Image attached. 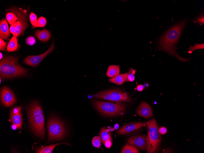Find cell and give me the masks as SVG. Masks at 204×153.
Instances as JSON below:
<instances>
[{
  "label": "cell",
  "mask_w": 204,
  "mask_h": 153,
  "mask_svg": "<svg viewBox=\"0 0 204 153\" xmlns=\"http://www.w3.org/2000/svg\"><path fill=\"white\" fill-rule=\"evenodd\" d=\"M187 23V20L176 24L165 33L160 38L158 42L159 49L172 55L182 61H188L180 56L175 50L176 46Z\"/></svg>",
  "instance_id": "cell-1"
},
{
  "label": "cell",
  "mask_w": 204,
  "mask_h": 153,
  "mask_svg": "<svg viewBox=\"0 0 204 153\" xmlns=\"http://www.w3.org/2000/svg\"><path fill=\"white\" fill-rule=\"evenodd\" d=\"M27 113L32 130L36 136L43 138L45 135L44 118L40 104L33 102L27 108Z\"/></svg>",
  "instance_id": "cell-2"
},
{
  "label": "cell",
  "mask_w": 204,
  "mask_h": 153,
  "mask_svg": "<svg viewBox=\"0 0 204 153\" xmlns=\"http://www.w3.org/2000/svg\"><path fill=\"white\" fill-rule=\"evenodd\" d=\"M18 60L12 56L5 57L0 60L1 78L6 79L27 75V70L19 64Z\"/></svg>",
  "instance_id": "cell-3"
},
{
  "label": "cell",
  "mask_w": 204,
  "mask_h": 153,
  "mask_svg": "<svg viewBox=\"0 0 204 153\" xmlns=\"http://www.w3.org/2000/svg\"><path fill=\"white\" fill-rule=\"evenodd\" d=\"M148 129L147 136V153H153L158 150L161 141V136L158 125L155 119L149 120L146 123Z\"/></svg>",
  "instance_id": "cell-4"
},
{
  "label": "cell",
  "mask_w": 204,
  "mask_h": 153,
  "mask_svg": "<svg viewBox=\"0 0 204 153\" xmlns=\"http://www.w3.org/2000/svg\"><path fill=\"white\" fill-rule=\"evenodd\" d=\"M93 104L97 110L101 114L109 116L122 115L125 111L126 105L122 103H113L93 100Z\"/></svg>",
  "instance_id": "cell-5"
},
{
  "label": "cell",
  "mask_w": 204,
  "mask_h": 153,
  "mask_svg": "<svg viewBox=\"0 0 204 153\" xmlns=\"http://www.w3.org/2000/svg\"><path fill=\"white\" fill-rule=\"evenodd\" d=\"M47 128L49 141L62 139L66 135V130L64 125L55 116H51L49 118Z\"/></svg>",
  "instance_id": "cell-6"
},
{
  "label": "cell",
  "mask_w": 204,
  "mask_h": 153,
  "mask_svg": "<svg viewBox=\"0 0 204 153\" xmlns=\"http://www.w3.org/2000/svg\"><path fill=\"white\" fill-rule=\"evenodd\" d=\"M11 11L16 15L17 20L16 30L14 36H19L24 33L27 27V11L20 8L19 9L13 8Z\"/></svg>",
  "instance_id": "cell-7"
},
{
  "label": "cell",
  "mask_w": 204,
  "mask_h": 153,
  "mask_svg": "<svg viewBox=\"0 0 204 153\" xmlns=\"http://www.w3.org/2000/svg\"><path fill=\"white\" fill-rule=\"evenodd\" d=\"M54 44L53 38L52 43L48 50L43 53L36 56H29L27 57L24 62L29 65L35 67L38 65L42 60L53 50Z\"/></svg>",
  "instance_id": "cell-8"
},
{
  "label": "cell",
  "mask_w": 204,
  "mask_h": 153,
  "mask_svg": "<svg viewBox=\"0 0 204 153\" xmlns=\"http://www.w3.org/2000/svg\"><path fill=\"white\" fill-rule=\"evenodd\" d=\"M1 100L2 104L6 107L11 106L16 103L15 95L9 88L4 86L1 89L0 93Z\"/></svg>",
  "instance_id": "cell-9"
},
{
  "label": "cell",
  "mask_w": 204,
  "mask_h": 153,
  "mask_svg": "<svg viewBox=\"0 0 204 153\" xmlns=\"http://www.w3.org/2000/svg\"><path fill=\"white\" fill-rule=\"evenodd\" d=\"M127 141L131 145L141 150L147 149V136L145 135H138L128 138Z\"/></svg>",
  "instance_id": "cell-10"
},
{
  "label": "cell",
  "mask_w": 204,
  "mask_h": 153,
  "mask_svg": "<svg viewBox=\"0 0 204 153\" xmlns=\"http://www.w3.org/2000/svg\"><path fill=\"white\" fill-rule=\"evenodd\" d=\"M111 101L118 102H130L131 99L126 93L118 89L110 90Z\"/></svg>",
  "instance_id": "cell-11"
},
{
  "label": "cell",
  "mask_w": 204,
  "mask_h": 153,
  "mask_svg": "<svg viewBox=\"0 0 204 153\" xmlns=\"http://www.w3.org/2000/svg\"><path fill=\"white\" fill-rule=\"evenodd\" d=\"M137 114L140 116L147 119L153 116V111L150 105L147 103L142 101L138 107Z\"/></svg>",
  "instance_id": "cell-12"
},
{
  "label": "cell",
  "mask_w": 204,
  "mask_h": 153,
  "mask_svg": "<svg viewBox=\"0 0 204 153\" xmlns=\"http://www.w3.org/2000/svg\"><path fill=\"white\" fill-rule=\"evenodd\" d=\"M145 125L143 122L132 123L121 128L117 133L120 135L126 134L136 131Z\"/></svg>",
  "instance_id": "cell-13"
},
{
  "label": "cell",
  "mask_w": 204,
  "mask_h": 153,
  "mask_svg": "<svg viewBox=\"0 0 204 153\" xmlns=\"http://www.w3.org/2000/svg\"><path fill=\"white\" fill-rule=\"evenodd\" d=\"M10 36V33L7 20L5 18H3L0 22V38L6 40Z\"/></svg>",
  "instance_id": "cell-14"
},
{
  "label": "cell",
  "mask_w": 204,
  "mask_h": 153,
  "mask_svg": "<svg viewBox=\"0 0 204 153\" xmlns=\"http://www.w3.org/2000/svg\"><path fill=\"white\" fill-rule=\"evenodd\" d=\"M35 35L40 41L44 42L48 41L51 37L50 32L48 30L44 28L42 30L37 31Z\"/></svg>",
  "instance_id": "cell-15"
},
{
  "label": "cell",
  "mask_w": 204,
  "mask_h": 153,
  "mask_svg": "<svg viewBox=\"0 0 204 153\" xmlns=\"http://www.w3.org/2000/svg\"><path fill=\"white\" fill-rule=\"evenodd\" d=\"M61 144H66L71 146L67 143H62L55 144L49 146L43 147V146L36 148V153H52L53 149L56 146Z\"/></svg>",
  "instance_id": "cell-16"
},
{
  "label": "cell",
  "mask_w": 204,
  "mask_h": 153,
  "mask_svg": "<svg viewBox=\"0 0 204 153\" xmlns=\"http://www.w3.org/2000/svg\"><path fill=\"white\" fill-rule=\"evenodd\" d=\"M129 72L118 74L116 76L111 78L109 79L110 82L114 83L117 85H121L128 78Z\"/></svg>",
  "instance_id": "cell-17"
},
{
  "label": "cell",
  "mask_w": 204,
  "mask_h": 153,
  "mask_svg": "<svg viewBox=\"0 0 204 153\" xmlns=\"http://www.w3.org/2000/svg\"><path fill=\"white\" fill-rule=\"evenodd\" d=\"M99 136L103 143L107 140H112L110 131L105 127H103L101 129L99 133Z\"/></svg>",
  "instance_id": "cell-18"
},
{
  "label": "cell",
  "mask_w": 204,
  "mask_h": 153,
  "mask_svg": "<svg viewBox=\"0 0 204 153\" xmlns=\"http://www.w3.org/2000/svg\"><path fill=\"white\" fill-rule=\"evenodd\" d=\"M120 72L119 67L117 65H111L109 66L106 72V76L112 78L119 74Z\"/></svg>",
  "instance_id": "cell-19"
},
{
  "label": "cell",
  "mask_w": 204,
  "mask_h": 153,
  "mask_svg": "<svg viewBox=\"0 0 204 153\" xmlns=\"http://www.w3.org/2000/svg\"><path fill=\"white\" fill-rule=\"evenodd\" d=\"M10 118L12 123L16 125L18 129L21 128L22 117L21 112L18 114L10 115Z\"/></svg>",
  "instance_id": "cell-20"
},
{
  "label": "cell",
  "mask_w": 204,
  "mask_h": 153,
  "mask_svg": "<svg viewBox=\"0 0 204 153\" xmlns=\"http://www.w3.org/2000/svg\"><path fill=\"white\" fill-rule=\"evenodd\" d=\"M18 48V41L16 37L13 36L10 40L7 46L8 52H13L16 50Z\"/></svg>",
  "instance_id": "cell-21"
},
{
  "label": "cell",
  "mask_w": 204,
  "mask_h": 153,
  "mask_svg": "<svg viewBox=\"0 0 204 153\" xmlns=\"http://www.w3.org/2000/svg\"><path fill=\"white\" fill-rule=\"evenodd\" d=\"M93 97L105 100L111 101V95L109 90L99 92L94 96Z\"/></svg>",
  "instance_id": "cell-22"
},
{
  "label": "cell",
  "mask_w": 204,
  "mask_h": 153,
  "mask_svg": "<svg viewBox=\"0 0 204 153\" xmlns=\"http://www.w3.org/2000/svg\"><path fill=\"white\" fill-rule=\"evenodd\" d=\"M138 151L137 148L131 145H126L122 149V153H137Z\"/></svg>",
  "instance_id": "cell-23"
},
{
  "label": "cell",
  "mask_w": 204,
  "mask_h": 153,
  "mask_svg": "<svg viewBox=\"0 0 204 153\" xmlns=\"http://www.w3.org/2000/svg\"><path fill=\"white\" fill-rule=\"evenodd\" d=\"M47 23L46 19L42 16L40 17L37 20L36 24L34 26H32L33 27H44L45 26Z\"/></svg>",
  "instance_id": "cell-24"
},
{
  "label": "cell",
  "mask_w": 204,
  "mask_h": 153,
  "mask_svg": "<svg viewBox=\"0 0 204 153\" xmlns=\"http://www.w3.org/2000/svg\"><path fill=\"white\" fill-rule=\"evenodd\" d=\"M6 18L7 20L10 24H12L17 20V18L16 15L13 13H9L6 14Z\"/></svg>",
  "instance_id": "cell-25"
},
{
  "label": "cell",
  "mask_w": 204,
  "mask_h": 153,
  "mask_svg": "<svg viewBox=\"0 0 204 153\" xmlns=\"http://www.w3.org/2000/svg\"><path fill=\"white\" fill-rule=\"evenodd\" d=\"M101 140L98 136L94 137L92 141V145L96 148H99L101 146Z\"/></svg>",
  "instance_id": "cell-26"
},
{
  "label": "cell",
  "mask_w": 204,
  "mask_h": 153,
  "mask_svg": "<svg viewBox=\"0 0 204 153\" xmlns=\"http://www.w3.org/2000/svg\"><path fill=\"white\" fill-rule=\"evenodd\" d=\"M30 19L33 26L35 25L37 22V17L34 13H31L30 15Z\"/></svg>",
  "instance_id": "cell-27"
},
{
  "label": "cell",
  "mask_w": 204,
  "mask_h": 153,
  "mask_svg": "<svg viewBox=\"0 0 204 153\" xmlns=\"http://www.w3.org/2000/svg\"><path fill=\"white\" fill-rule=\"evenodd\" d=\"M135 70L134 69H131L130 71L129 72V74L128 76V81L130 82H133L134 80L135 76L134 74L135 72Z\"/></svg>",
  "instance_id": "cell-28"
},
{
  "label": "cell",
  "mask_w": 204,
  "mask_h": 153,
  "mask_svg": "<svg viewBox=\"0 0 204 153\" xmlns=\"http://www.w3.org/2000/svg\"><path fill=\"white\" fill-rule=\"evenodd\" d=\"M35 39L32 36H30L27 37L26 39L27 44L30 46L33 45L35 42Z\"/></svg>",
  "instance_id": "cell-29"
},
{
  "label": "cell",
  "mask_w": 204,
  "mask_h": 153,
  "mask_svg": "<svg viewBox=\"0 0 204 153\" xmlns=\"http://www.w3.org/2000/svg\"><path fill=\"white\" fill-rule=\"evenodd\" d=\"M21 108L20 106L14 107L12 108L10 111V115L18 114L20 112Z\"/></svg>",
  "instance_id": "cell-30"
},
{
  "label": "cell",
  "mask_w": 204,
  "mask_h": 153,
  "mask_svg": "<svg viewBox=\"0 0 204 153\" xmlns=\"http://www.w3.org/2000/svg\"><path fill=\"white\" fill-rule=\"evenodd\" d=\"M16 25L17 21L12 24L9 28V30L11 33L14 36L15 35L16 30Z\"/></svg>",
  "instance_id": "cell-31"
},
{
  "label": "cell",
  "mask_w": 204,
  "mask_h": 153,
  "mask_svg": "<svg viewBox=\"0 0 204 153\" xmlns=\"http://www.w3.org/2000/svg\"><path fill=\"white\" fill-rule=\"evenodd\" d=\"M7 43L1 38H0V51H3L5 49L6 47Z\"/></svg>",
  "instance_id": "cell-32"
},
{
  "label": "cell",
  "mask_w": 204,
  "mask_h": 153,
  "mask_svg": "<svg viewBox=\"0 0 204 153\" xmlns=\"http://www.w3.org/2000/svg\"><path fill=\"white\" fill-rule=\"evenodd\" d=\"M190 50H191L192 51H193L194 50H195L196 49H204V44H195V45L193 46V47H191H191L190 48Z\"/></svg>",
  "instance_id": "cell-33"
},
{
  "label": "cell",
  "mask_w": 204,
  "mask_h": 153,
  "mask_svg": "<svg viewBox=\"0 0 204 153\" xmlns=\"http://www.w3.org/2000/svg\"><path fill=\"white\" fill-rule=\"evenodd\" d=\"M199 23L200 24H204V16H201L198 17L195 20V22Z\"/></svg>",
  "instance_id": "cell-34"
},
{
  "label": "cell",
  "mask_w": 204,
  "mask_h": 153,
  "mask_svg": "<svg viewBox=\"0 0 204 153\" xmlns=\"http://www.w3.org/2000/svg\"><path fill=\"white\" fill-rule=\"evenodd\" d=\"M112 140H108L104 143L105 147L108 148H110L111 146Z\"/></svg>",
  "instance_id": "cell-35"
},
{
  "label": "cell",
  "mask_w": 204,
  "mask_h": 153,
  "mask_svg": "<svg viewBox=\"0 0 204 153\" xmlns=\"http://www.w3.org/2000/svg\"><path fill=\"white\" fill-rule=\"evenodd\" d=\"M158 130L159 133L162 134H165L167 132L166 128L164 127H161Z\"/></svg>",
  "instance_id": "cell-36"
},
{
  "label": "cell",
  "mask_w": 204,
  "mask_h": 153,
  "mask_svg": "<svg viewBox=\"0 0 204 153\" xmlns=\"http://www.w3.org/2000/svg\"><path fill=\"white\" fill-rule=\"evenodd\" d=\"M144 88V86L140 84L138 85L137 87V89L138 91L141 92L142 91Z\"/></svg>",
  "instance_id": "cell-37"
},
{
  "label": "cell",
  "mask_w": 204,
  "mask_h": 153,
  "mask_svg": "<svg viewBox=\"0 0 204 153\" xmlns=\"http://www.w3.org/2000/svg\"><path fill=\"white\" fill-rule=\"evenodd\" d=\"M11 127L12 129L13 130H15L17 129H18V127L17 126L13 123V124L11 125Z\"/></svg>",
  "instance_id": "cell-38"
},
{
  "label": "cell",
  "mask_w": 204,
  "mask_h": 153,
  "mask_svg": "<svg viewBox=\"0 0 204 153\" xmlns=\"http://www.w3.org/2000/svg\"><path fill=\"white\" fill-rule=\"evenodd\" d=\"M118 127H119V125L118 124H117L115 125L114 129L115 130L117 129L118 128Z\"/></svg>",
  "instance_id": "cell-39"
},
{
  "label": "cell",
  "mask_w": 204,
  "mask_h": 153,
  "mask_svg": "<svg viewBox=\"0 0 204 153\" xmlns=\"http://www.w3.org/2000/svg\"><path fill=\"white\" fill-rule=\"evenodd\" d=\"M2 54L1 53H0V60L2 59Z\"/></svg>",
  "instance_id": "cell-40"
}]
</instances>
